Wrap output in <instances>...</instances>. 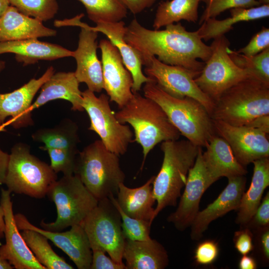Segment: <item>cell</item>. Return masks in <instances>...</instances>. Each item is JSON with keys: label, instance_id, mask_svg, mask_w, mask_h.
Returning a JSON list of instances; mask_svg holds the SVG:
<instances>
[{"label": "cell", "instance_id": "cell-26", "mask_svg": "<svg viewBox=\"0 0 269 269\" xmlns=\"http://www.w3.org/2000/svg\"><path fill=\"white\" fill-rule=\"evenodd\" d=\"M123 258L126 269H164L168 265L167 251L156 240L126 239Z\"/></svg>", "mask_w": 269, "mask_h": 269}, {"label": "cell", "instance_id": "cell-24", "mask_svg": "<svg viewBox=\"0 0 269 269\" xmlns=\"http://www.w3.org/2000/svg\"><path fill=\"white\" fill-rule=\"evenodd\" d=\"M42 21L20 12L9 5L0 18V42L56 35Z\"/></svg>", "mask_w": 269, "mask_h": 269}, {"label": "cell", "instance_id": "cell-13", "mask_svg": "<svg viewBox=\"0 0 269 269\" xmlns=\"http://www.w3.org/2000/svg\"><path fill=\"white\" fill-rule=\"evenodd\" d=\"M199 147L195 162L189 169L184 191L176 210L167 217L176 229L184 231L191 226L198 213L200 201L205 191L215 182L205 163Z\"/></svg>", "mask_w": 269, "mask_h": 269}, {"label": "cell", "instance_id": "cell-34", "mask_svg": "<svg viewBox=\"0 0 269 269\" xmlns=\"http://www.w3.org/2000/svg\"><path fill=\"white\" fill-rule=\"evenodd\" d=\"M228 52L237 66L250 71L257 79L269 85V47L252 56H245L229 48Z\"/></svg>", "mask_w": 269, "mask_h": 269}, {"label": "cell", "instance_id": "cell-51", "mask_svg": "<svg viewBox=\"0 0 269 269\" xmlns=\"http://www.w3.org/2000/svg\"><path fill=\"white\" fill-rule=\"evenodd\" d=\"M13 267L6 260L0 257V269H12Z\"/></svg>", "mask_w": 269, "mask_h": 269}, {"label": "cell", "instance_id": "cell-31", "mask_svg": "<svg viewBox=\"0 0 269 269\" xmlns=\"http://www.w3.org/2000/svg\"><path fill=\"white\" fill-rule=\"evenodd\" d=\"M201 0H171L160 2L158 6L152 27L155 30L184 20L196 23L198 8Z\"/></svg>", "mask_w": 269, "mask_h": 269}, {"label": "cell", "instance_id": "cell-11", "mask_svg": "<svg viewBox=\"0 0 269 269\" xmlns=\"http://www.w3.org/2000/svg\"><path fill=\"white\" fill-rule=\"evenodd\" d=\"M82 107L89 117L88 129L95 132L106 147L118 155H124L133 141L134 134L129 126L121 123L111 109L109 97H99L87 89L82 92Z\"/></svg>", "mask_w": 269, "mask_h": 269}, {"label": "cell", "instance_id": "cell-16", "mask_svg": "<svg viewBox=\"0 0 269 269\" xmlns=\"http://www.w3.org/2000/svg\"><path fill=\"white\" fill-rule=\"evenodd\" d=\"M213 122L216 134L228 142L237 160L244 167L256 160L269 157L268 134L248 126Z\"/></svg>", "mask_w": 269, "mask_h": 269}, {"label": "cell", "instance_id": "cell-2", "mask_svg": "<svg viewBox=\"0 0 269 269\" xmlns=\"http://www.w3.org/2000/svg\"><path fill=\"white\" fill-rule=\"evenodd\" d=\"M115 115L121 123H128L133 129L134 141L142 149L141 170L148 153L156 145L178 139L181 135L161 107L138 92L133 93L132 98Z\"/></svg>", "mask_w": 269, "mask_h": 269}, {"label": "cell", "instance_id": "cell-5", "mask_svg": "<svg viewBox=\"0 0 269 269\" xmlns=\"http://www.w3.org/2000/svg\"><path fill=\"white\" fill-rule=\"evenodd\" d=\"M119 156L100 139L85 146L77 155L74 174L98 201L117 195L120 184L124 182L126 175Z\"/></svg>", "mask_w": 269, "mask_h": 269}, {"label": "cell", "instance_id": "cell-41", "mask_svg": "<svg viewBox=\"0 0 269 269\" xmlns=\"http://www.w3.org/2000/svg\"><path fill=\"white\" fill-rule=\"evenodd\" d=\"M269 192H268L257 208L253 216L244 227L257 230L269 226Z\"/></svg>", "mask_w": 269, "mask_h": 269}, {"label": "cell", "instance_id": "cell-39", "mask_svg": "<svg viewBox=\"0 0 269 269\" xmlns=\"http://www.w3.org/2000/svg\"><path fill=\"white\" fill-rule=\"evenodd\" d=\"M268 47H269V29L263 27L245 47L236 51L247 56H252Z\"/></svg>", "mask_w": 269, "mask_h": 269}, {"label": "cell", "instance_id": "cell-10", "mask_svg": "<svg viewBox=\"0 0 269 269\" xmlns=\"http://www.w3.org/2000/svg\"><path fill=\"white\" fill-rule=\"evenodd\" d=\"M120 214L109 198L98 201L81 225L88 237L91 250L100 249L120 264L126 239Z\"/></svg>", "mask_w": 269, "mask_h": 269}, {"label": "cell", "instance_id": "cell-7", "mask_svg": "<svg viewBox=\"0 0 269 269\" xmlns=\"http://www.w3.org/2000/svg\"><path fill=\"white\" fill-rule=\"evenodd\" d=\"M57 179L50 165L31 153L29 145L18 142L13 146L4 182L10 192L42 198Z\"/></svg>", "mask_w": 269, "mask_h": 269}, {"label": "cell", "instance_id": "cell-21", "mask_svg": "<svg viewBox=\"0 0 269 269\" xmlns=\"http://www.w3.org/2000/svg\"><path fill=\"white\" fill-rule=\"evenodd\" d=\"M96 24L94 27L90 26L91 28L105 35L119 51L125 66L133 77V93L138 92L142 84L154 81L143 74L142 71V64L137 52L125 41L124 35L126 25L123 21L102 22Z\"/></svg>", "mask_w": 269, "mask_h": 269}, {"label": "cell", "instance_id": "cell-14", "mask_svg": "<svg viewBox=\"0 0 269 269\" xmlns=\"http://www.w3.org/2000/svg\"><path fill=\"white\" fill-rule=\"evenodd\" d=\"M84 16V13H81L72 18L71 21V26L81 28L78 47L73 51V57L77 64L74 73L78 82L85 83L88 89L100 93L104 89V80L102 63L97 55L98 32L81 21Z\"/></svg>", "mask_w": 269, "mask_h": 269}, {"label": "cell", "instance_id": "cell-23", "mask_svg": "<svg viewBox=\"0 0 269 269\" xmlns=\"http://www.w3.org/2000/svg\"><path fill=\"white\" fill-rule=\"evenodd\" d=\"M79 83L74 72L54 73L40 88L39 96L31 106V111L58 99L71 103V109L74 111H84L82 105V92L79 89Z\"/></svg>", "mask_w": 269, "mask_h": 269}, {"label": "cell", "instance_id": "cell-29", "mask_svg": "<svg viewBox=\"0 0 269 269\" xmlns=\"http://www.w3.org/2000/svg\"><path fill=\"white\" fill-rule=\"evenodd\" d=\"M230 16L222 20L209 18L203 21L196 31L205 41L225 35L233 25L241 21H250L269 16V4H262L251 8H234L230 9Z\"/></svg>", "mask_w": 269, "mask_h": 269}, {"label": "cell", "instance_id": "cell-43", "mask_svg": "<svg viewBox=\"0 0 269 269\" xmlns=\"http://www.w3.org/2000/svg\"><path fill=\"white\" fill-rule=\"evenodd\" d=\"M253 234L250 229H244L235 232L234 243L237 251L242 255H248L254 248Z\"/></svg>", "mask_w": 269, "mask_h": 269}, {"label": "cell", "instance_id": "cell-46", "mask_svg": "<svg viewBox=\"0 0 269 269\" xmlns=\"http://www.w3.org/2000/svg\"><path fill=\"white\" fill-rule=\"evenodd\" d=\"M248 126L258 129L267 134L269 133V115H265L259 117L248 125Z\"/></svg>", "mask_w": 269, "mask_h": 269}, {"label": "cell", "instance_id": "cell-44", "mask_svg": "<svg viewBox=\"0 0 269 269\" xmlns=\"http://www.w3.org/2000/svg\"><path fill=\"white\" fill-rule=\"evenodd\" d=\"M133 14H137L151 7L157 0H120Z\"/></svg>", "mask_w": 269, "mask_h": 269}, {"label": "cell", "instance_id": "cell-12", "mask_svg": "<svg viewBox=\"0 0 269 269\" xmlns=\"http://www.w3.org/2000/svg\"><path fill=\"white\" fill-rule=\"evenodd\" d=\"M145 75L169 95L177 98L189 97L200 103L211 114L215 102L205 94L194 81L200 73L179 66L165 64L151 57L144 64Z\"/></svg>", "mask_w": 269, "mask_h": 269}, {"label": "cell", "instance_id": "cell-40", "mask_svg": "<svg viewBox=\"0 0 269 269\" xmlns=\"http://www.w3.org/2000/svg\"><path fill=\"white\" fill-rule=\"evenodd\" d=\"M218 244L213 240H207L201 242L197 246L194 258L199 265H208L214 263L219 255Z\"/></svg>", "mask_w": 269, "mask_h": 269}, {"label": "cell", "instance_id": "cell-33", "mask_svg": "<svg viewBox=\"0 0 269 269\" xmlns=\"http://www.w3.org/2000/svg\"><path fill=\"white\" fill-rule=\"evenodd\" d=\"M86 8L90 20L97 24L113 22L127 17L128 9L120 0H79Z\"/></svg>", "mask_w": 269, "mask_h": 269}, {"label": "cell", "instance_id": "cell-18", "mask_svg": "<svg viewBox=\"0 0 269 269\" xmlns=\"http://www.w3.org/2000/svg\"><path fill=\"white\" fill-rule=\"evenodd\" d=\"M14 217L19 230H31L40 233L62 250L78 269H90L92 252L88 237L81 225L72 226L65 232L52 231L35 226L22 214H16Z\"/></svg>", "mask_w": 269, "mask_h": 269}, {"label": "cell", "instance_id": "cell-19", "mask_svg": "<svg viewBox=\"0 0 269 269\" xmlns=\"http://www.w3.org/2000/svg\"><path fill=\"white\" fill-rule=\"evenodd\" d=\"M10 192L1 189L0 204L4 212L5 243L0 247V257L16 269H46L39 263L17 228L12 209Z\"/></svg>", "mask_w": 269, "mask_h": 269}, {"label": "cell", "instance_id": "cell-45", "mask_svg": "<svg viewBox=\"0 0 269 269\" xmlns=\"http://www.w3.org/2000/svg\"><path fill=\"white\" fill-rule=\"evenodd\" d=\"M260 232L259 244L264 258L269 259V226L258 230Z\"/></svg>", "mask_w": 269, "mask_h": 269}, {"label": "cell", "instance_id": "cell-6", "mask_svg": "<svg viewBox=\"0 0 269 269\" xmlns=\"http://www.w3.org/2000/svg\"><path fill=\"white\" fill-rule=\"evenodd\" d=\"M265 115H269V85L250 77L224 92L215 101L210 116L213 120L242 126Z\"/></svg>", "mask_w": 269, "mask_h": 269}, {"label": "cell", "instance_id": "cell-48", "mask_svg": "<svg viewBox=\"0 0 269 269\" xmlns=\"http://www.w3.org/2000/svg\"><path fill=\"white\" fill-rule=\"evenodd\" d=\"M239 268L240 269H255L257 268V263L252 257L247 255H243L239 261Z\"/></svg>", "mask_w": 269, "mask_h": 269}, {"label": "cell", "instance_id": "cell-3", "mask_svg": "<svg viewBox=\"0 0 269 269\" xmlns=\"http://www.w3.org/2000/svg\"><path fill=\"white\" fill-rule=\"evenodd\" d=\"M143 96L157 103L180 134L194 145L205 147L216 134L213 120L206 108L196 100L174 97L159 88L154 81L144 84Z\"/></svg>", "mask_w": 269, "mask_h": 269}, {"label": "cell", "instance_id": "cell-27", "mask_svg": "<svg viewBox=\"0 0 269 269\" xmlns=\"http://www.w3.org/2000/svg\"><path fill=\"white\" fill-rule=\"evenodd\" d=\"M154 177L152 176L143 185L136 188L128 187L124 183L120 184L116 199L125 214L134 218L152 223L155 209L153 206L156 202L152 192Z\"/></svg>", "mask_w": 269, "mask_h": 269}, {"label": "cell", "instance_id": "cell-30", "mask_svg": "<svg viewBox=\"0 0 269 269\" xmlns=\"http://www.w3.org/2000/svg\"><path fill=\"white\" fill-rule=\"evenodd\" d=\"M78 132L76 123L66 118L52 128L37 130L31 136L34 141L44 143L43 146L40 147L44 151L49 148L78 151L77 146L80 142Z\"/></svg>", "mask_w": 269, "mask_h": 269}, {"label": "cell", "instance_id": "cell-17", "mask_svg": "<svg viewBox=\"0 0 269 269\" xmlns=\"http://www.w3.org/2000/svg\"><path fill=\"white\" fill-rule=\"evenodd\" d=\"M104 89L111 102L122 108L132 98V75L125 66L119 51L109 40L100 41Z\"/></svg>", "mask_w": 269, "mask_h": 269}, {"label": "cell", "instance_id": "cell-37", "mask_svg": "<svg viewBox=\"0 0 269 269\" xmlns=\"http://www.w3.org/2000/svg\"><path fill=\"white\" fill-rule=\"evenodd\" d=\"M206 4L199 23L209 18L216 17L221 12L234 8H251L262 5L256 0H201Z\"/></svg>", "mask_w": 269, "mask_h": 269}, {"label": "cell", "instance_id": "cell-28", "mask_svg": "<svg viewBox=\"0 0 269 269\" xmlns=\"http://www.w3.org/2000/svg\"><path fill=\"white\" fill-rule=\"evenodd\" d=\"M254 170L249 189L244 192L237 209V224L245 226L259 206L266 188L269 185V159L266 157L253 162Z\"/></svg>", "mask_w": 269, "mask_h": 269}, {"label": "cell", "instance_id": "cell-35", "mask_svg": "<svg viewBox=\"0 0 269 269\" xmlns=\"http://www.w3.org/2000/svg\"><path fill=\"white\" fill-rule=\"evenodd\" d=\"M20 12L41 21L53 18L59 6L56 0H8Z\"/></svg>", "mask_w": 269, "mask_h": 269}, {"label": "cell", "instance_id": "cell-20", "mask_svg": "<svg viewBox=\"0 0 269 269\" xmlns=\"http://www.w3.org/2000/svg\"><path fill=\"white\" fill-rule=\"evenodd\" d=\"M227 186L218 197L206 208L199 211L191 225V238L198 240L213 221L232 210H237L245 192V175L228 178Z\"/></svg>", "mask_w": 269, "mask_h": 269}, {"label": "cell", "instance_id": "cell-22", "mask_svg": "<svg viewBox=\"0 0 269 269\" xmlns=\"http://www.w3.org/2000/svg\"><path fill=\"white\" fill-rule=\"evenodd\" d=\"M13 53L16 60L23 66L33 64L39 60H54L73 57V51L60 45L40 41L38 38L0 42V55Z\"/></svg>", "mask_w": 269, "mask_h": 269}, {"label": "cell", "instance_id": "cell-50", "mask_svg": "<svg viewBox=\"0 0 269 269\" xmlns=\"http://www.w3.org/2000/svg\"><path fill=\"white\" fill-rule=\"evenodd\" d=\"M9 5L8 0H0V18Z\"/></svg>", "mask_w": 269, "mask_h": 269}, {"label": "cell", "instance_id": "cell-25", "mask_svg": "<svg viewBox=\"0 0 269 269\" xmlns=\"http://www.w3.org/2000/svg\"><path fill=\"white\" fill-rule=\"evenodd\" d=\"M203 151V159L214 182L222 177L245 175L247 170L235 157L228 142L217 134L213 135Z\"/></svg>", "mask_w": 269, "mask_h": 269}, {"label": "cell", "instance_id": "cell-52", "mask_svg": "<svg viewBox=\"0 0 269 269\" xmlns=\"http://www.w3.org/2000/svg\"><path fill=\"white\" fill-rule=\"evenodd\" d=\"M5 67V62L0 60V72H1Z\"/></svg>", "mask_w": 269, "mask_h": 269}, {"label": "cell", "instance_id": "cell-8", "mask_svg": "<svg viewBox=\"0 0 269 269\" xmlns=\"http://www.w3.org/2000/svg\"><path fill=\"white\" fill-rule=\"evenodd\" d=\"M47 195L55 203L57 218L50 223L42 220L40 225L42 228L52 231H61L81 225L98 202L75 174L63 175L57 179Z\"/></svg>", "mask_w": 269, "mask_h": 269}, {"label": "cell", "instance_id": "cell-36", "mask_svg": "<svg viewBox=\"0 0 269 269\" xmlns=\"http://www.w3.org/2000/svg\"><path fill=\"white\" fill-rule=\"evenodd\" d=\"M109 198L119 211L122 222V229L126 239L132 241H146L150 237L151 223L148 220L131 217L121 209L114 195Z\"/></svg>", "mask_w": 269, "mask_h": 269}, {"label": "cell", "instance_id": "cell-4", "mask_svg": "<svg viewBox=\"0 0 269 269\" xmlns=\"http://www.w3.org/2000/svg\"><path fill=\"white\" fill-rule=\"evenodd\" d=\"M199 147L187 139L162 142L163 161L152 183L153 195L156 202L154 219L166 207L176 205Z\"/></svg>", "mask_w": 269, "mask_h": 269}, {"label": "cell", "instance_id": "cell-42", "mask_svg": "<svg viewBox=\"0 0 269 269\" xmlns=\"http://www.w3.org/2000/svg\"><path fill=\"white\" fill-rule=\"evenodd\" d=\"M92 257L90 269H126L125 264H120L106 255L100 249L92 250Z\"/></svg>", "mask_w": 269, "mask_h": 269}, {"label": "cell", "instance_id": "cell-15", "mask_svg": "<svg viewBox=\"0 0 269 269\" xmlns=\"http://www.w3.org/2000/svg\"><path fill=\"white\" fill-rule=\"evenodd\" d=\"M55 73L48 67L38 79L32 78L18 89L7 93H0V131L9 125L19 129L33 125L30 107L33 98L42 85Z\"/></svg>", "mask_w": 269, "mask_h": 269}, {"label": "cell", "instance_id": "cell-38", "mask_svg": "<svg viewBox=\"0 0 269 269\" xmlns=\"http://www.w3.org/2000/svg\"><path fill=\"white\" fill-rule=\"evenodd\" d=\"M45 151L49 156L50 166L55 173L61 172L63 175L74 174L78 151L54 148H47Z\"/></svg>", "mask_w": 269, "mask_h": 269}, {"label": "cell", "instance_id": "cell-47", "mask_svg": "<svg viewBox=\"0 0 269 269\" xmlns=\"http://www.w3.org/2000/svg\"><path fill=\"white\" fill-rule=\"evenodd\" d=\"M9 154L0 147V184H4L6 174Z\"/></svg>", "mask_w": 269, "mask_h": 269}, {"label": "cell", "instance_id": "cell-32", "mask_svg": "<svg viewBox=\"0 0 269 269\" xmlns=\"http://www.w3.org/2000/svg\"><path fill=\"white\" fill-rule=\"evenodd\" d=\"M21 234L36 260L46 269H74L53 251L48 240L40 233L31 230H24Z\"/></svg>", "mask_w": 269, "mask_h": 269}, {"label": "cell", "instance_id": "cell-9", "mask_svg": "<svg viewBox=\"0 0 269 269\" xmlns=\"http://www.w3.org/2000/svg\"><path fill=\"white\" fill-rule=\"evenodd\" d=\"M230 44L225 35L214 39L211 44V56L204 62L200 74L194 78L200 89L214 102L227 90L242 80L256 78L233 61L228 52Z\"/></svg>", "mask_w": 269, "mask_h": 269}, {"label": "cell", "instance_id": "cell-49", "mask_svg": "<svg viewBox=\"0 0 269 269\" xmlns=\"http://www.w3.org/2000/svg\"><path fill=\"white\" fill-rule=\"evenodd\" d=\"M4 228L5 222L4 219V212L0 204V240L4 237Z\"/></svg>", "mask_w": 269, "mask_h": 269}, {"label": "cell", "instance_id": "cell-1", "mask_svg": "<svg viewBox=\"0 0 269 269\" xmlns=\"http://www.w3.org/2000/svg\"><path fill=\"white\" fill-rule=\"evenodd\" d=\"M124 39L137 52L142 65L152 56L170 65L201 73L212 53L196 31H188L180 22L167 25L163 30H151L133 19L126 26Z\"/></svg>", "mask_w": 269, "mask_h": 269}]
</instances>
